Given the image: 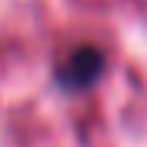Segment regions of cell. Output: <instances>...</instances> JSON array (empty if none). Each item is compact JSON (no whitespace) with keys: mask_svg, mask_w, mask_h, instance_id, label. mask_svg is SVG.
Here are the masks:
<instances>
[{"mask_svg":"<svg viewBox=\"0 0 147 147\" xmlns=\"http://www.w3.org/2000/svg\"><path fill=\"white\" fill-rule=\"evenodd\" d=\"M100 70H104L100 50H97V47H77V50H70V54L64 57L57 77H60V84H67V87H87V84H94L100 77Z\"/></svg>","mask_w":147,"mask_h":147,"instance_id":"1","label":"cell"}]
</instances>
